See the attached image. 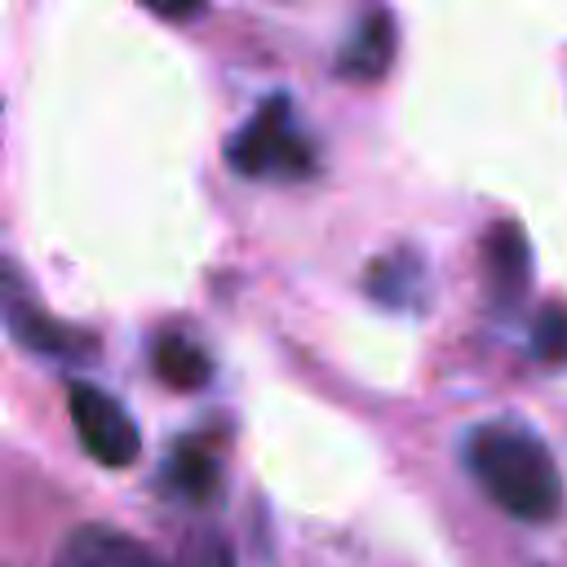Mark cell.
<instances>
[{
  "label": "cell",
  "instance_id": "cell-6",
  "mask_svg": "<svg viewBox=\"0 0 567 567\" xmlns=\"http://www.w3.org/2000/svg\"><path fill=\"white\" fill-rule=\"evenodd\" d=\"M58 567H168V563L159 554H151L142 540H133L128 532L89 523L62 540Z\"/></svg>",
  "mask_w": 567,
  "mask_h": 567
},
{
  "label": "cell",
  "instance_id": "cell-7",
  "mask_svg": "<svg viewBox=\"0 0 567 567\" xmlns=\"http://www.w3.org/2000/svg\"><path fill=\"white\" fill-rule=\"evenodd\" d=\"M390 62H394V18L385 9H372L359 18L346 49L337 53V75L354 84H372L390 71Z\"/></svg>",
  "mask_w": 567,
  "mask_h": 567
},
{
  "label": "cell",
  "instance_id": "cell-1",
  "mask_svg": "<svg viewBox=\"0 0 567 567\" xmlns=\"http://www.w3.org/2000/svg\"><path fill=\"white\" fill-rule=\"evenodd\" d=\"M465 470L487 501L518 523H554L563 514V474L545 439L518 421H483L465 434Z\"/></svg>",
  "mask_w": 567,
  "mask_h": 567
},
{
  "label": "cell",
  "instance_id": "cell-9",
  "mask_svg": "<svg viewBox=\"0 0 567 567\" xmlns=\"http://www.w3.org/2000/svg\"><path fill=\"white\" fill-rule=\"evenodd\" d=\"M421 284H425V275H421L416 252H390V257H381V261L368 270V292H372L381 306H394V310L416 306Z\"/></svg>",
  "mask_w": 567,
  "mask_h": 567
},
{
  "label": "cell",
  "instance_id": "cell-5",
  "mask_svg": "<svg viewBox=\"0 0 567 567\" xmlns=\"http://www.w3.org/2000/svg\"><path fill=\"white\" fill-rule=\"evenodd\" d=\"M483 279H487V292L501 310H509L527 297L532 244H527V230L518 221L501 217V221L487 226V235H483Z\"/></svg>",
  "mask_w": 567,
  "mask_h": 567
},
{
  "label": "cell",
  "instance_id": "cell-10",
  "mask_svg": "<svg viewBox=\"0 0 567 567\" xmlns=\"http://www.w3.org/2000/svg\"><path fill=\"white\" fill-rule=\"evenodd\" d=\"M221 474H217V461L199 447V443H177L173 456H168V487H177L186 501H208L217 492Z\"/></svg>",
  "mask_w": 567,
  "mask_h": 567
},
{
  "label": "cell",
  "instance_id": "cell-2",
  "mask_svg": "<svg viewBox=\"0 0 567 567\" xmlns=\"http://www.w3.org/2000/svg\"><path fill=\"white\" fill-rule=\"evenodd\" d=\"M226 159L244 173V177H306L315 168L310 159V142L301 137V128L292 124V106L288 97H270L257 106V115L230 137Z\"/></svg>",
  "mask_w": 567,
  "mask_h": 567
},
{
  "label": "cell",
  "instance_id": "cell-8",
  "mask_svg": "<svg viewBox=\"0 0 567 567\" xmlns=\"http://www.w3.org/2000/svg\"><path fill=\"white\" fill-rule=\"evenodd\" d=\"M151 368L173 390H199L213 377V359L204 354V346L190 341V337H182V332H164L151 346Z\"/></svg>",
  "mask_w": 567,
  "mask_h": 567
},
{
  "label": "cell",
  "instance_id": "cell-11",
  "mask_svg": "<svg viewBox=\"0 0 567 567\" xmlns=\"http://www.w3.org/2000/svg\"><path fill=\"white\" fill-rule=\"evenodd\" d=\"M532 354L540 363L567 368V301H549L532 319Z\"/></svg>",
  "mask_w": 567,
  "mask_h": 567
},
{
  "label": "cell",
  "instance_id": "cell-3",
  "mask_svg": "<svg viewBox=\"0 0 567 567\" xmlns=\"http://www.w3.org/2000/svg\"><path fill=\"white\" fill-rule=\"evenodd\" d=\"M66 412H71V425H75L80 447H84L97 465L124 470V465L137 461L142 434H137L133 416L124 412V403H115L102 385H93V381H71Z\"/></svg>",
  "mask_w": 567,
  "mask_h": 567
},
{
  "label": "cell",
  "instance_id": "cell-4",
  "mask_svg": "<svg viewBox=\"0 0 567 567\" xmlns=\"http://www.w3.org/2000/svg\"><path fill=\"white\" fill-rule=\"evenodd\" d=\"M0 323L9 328L13 341H22L27 350H40V354H75L84 350V337L62 328L58 319H49L40 310V301L31 297L27 279L0 257Z\"/></svg>",
  "mask_w": 567,
  "mask_h": 567
}]
</instances>
